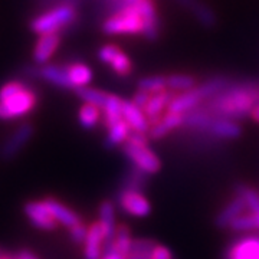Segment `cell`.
I'll use <instances>...</instances> for the list:
<instances>
[{
    "instance_id": "1",
    "label": "cell",
    "mask_w": 259,
    "mask_h": 259,
    "mask_svg": "<svg viewBox=\"0 0 259 259\" xmlns=\"http://www.w3.org/2000/svg\"><path fill=\"white\" fill-rule=\"evenodd\" d=\"M258 101L259 88L249 83H241V85L231 83L222 93L210 98V102L206 110L213 117L236 120L250 114L252 108L256 105Z\"/></svg>"
},
{
    "instance_id": "2",
    "label": "cell",
    "mask_w": 259,
    "mask_h": 259,
    "mask_svg": "<svg viewBox=\"0 0 259 259\" xmlns=\"http://www.w3.org/2000/svg\"><path fill=\"white\" fill-rule=\"evenodd\" d=\"M36 91L23 81H10L0 88V120H15L36 107Z\"/></svg>"
},
{
    "instance_id": "3",
    "label": "cell",
    "mask_w": 259,
    "mask_h": 259,
    "mask_svg": "<svg viewBox=\"0 0 259 259\" xmlns=\"http://www.w3.org/2000/svg\"><path fill=\"white\" fill-rule=\"evenodd\" d=\"M122 146L124 154L143 175H156L160 171L161 160L148 147L147 134L131 131L128 139Z\"/></svg>"
},
{
    "instance_id": "4",
    "label": "cell",
    "mask_w": 259,
    "mask_h": 259,
    "mask_svg": "<svg viewBox=\"0 0 259 259\" xmlns=\"http://www.w3.org/2000/svg\"><path fill=\"white\" fill-rule=\"evenodd\" d=\"M76 18H78V12L75 9V5L64 3L36 16L30 22V29L37 35L52 33V32L59 33V30L75 23Z\"/></svg>"
},
{
    "instance_id": "5",
    "label": "cell",
    "mask_w": 259,
    "mask_h": 259,
    "mask_svg": "<svg viewBox=\"0 0 259 259\" xmlns=\"http://www.w3.org/2000/svg\"><path fill=\"white\" fill-rule=\"evenodd\" d=\"M143 19L134 3L122 5L121 9L102 23L105 35H143Z\"/></svg>"
},
{
    "instance_id": "6",
    "label": "cell",
    "mask_w": 259,
    "mask_h": 259,
    "mask_svg": "<svg viewBox=\"0 0 259 259\" xmlns=\"http://www.w3.org/2000/svg\"><path fill=\"white\" fill-rule=\"evenodd\" d=\"M118 204L122 212H125L133 218L143 219L151 213V203L137 187H125L124 190H121L118 196Z\"/></svg>"
},
{
    "instance_id": "7",
    "label": "cell",
    "mask_w": 259,
    "mask_h": 259,
    "mask_svg": "<svg viewBox=\"0 0 259 259\" xmlns=\"http://www.w3.org/2000/svg\"><path fill=\"white\" fill-rule=\"evenodd\" d=\"M143 19V36L147 40H156L160 33V20L154 0H136L133 2Z\"/></svg>"
},
{
    "instance_id": "8",
    "label": "cell",
    "mask_w": 259,
    "mask_h": 259,
    "mask_svg": "<svg viewBox=\"0 0 259 259\" xmlns=\"http://www.w3.org/2000/svg\"><path fill=\"white\" fill-rule=\"evenodd\" d=\"M25 214L28 216L30 223L40 231H55L58 223L54 221L44 200H30L25 204Z\"/></svg>"
},
{
    "instance_id": "9",
    "label": "cell",
    "mask_w": 259,
    "mask_h": 259,
    "mask_svg": "<svg viewBox=\"0 0 259 259\" xmlns=\"http://www.w3.org/2000/svg\"><path fill=\"white\" fill-rule=\"evenodd\" d=\"M175 94L176 93L167 90V91H163V93L153 94L150 97L147 105L143 110L144 114H146V117H147L148 122H150V127L161 120V117L167 111V107H168V104L171 101V98L175 97Z\"/></svg>"
},
{
    "instance_id": "10",
    "label": "cell",
    "mask_w": 259,
    "mask_h": 259,
    "mask_svg": "<svg viewBox=\"0 0 259 259\" xmlns=\"http://www.w3.org/2000/svg\"><path fill=\"white\" fill-rule=\"evenodd\" d=\"M44 203H45L48 210L52 214L54 221L58 225H62V226H66V228H72L75 225L82 222L78 213L71 210L66 204L61 203L59 200H56L54 197H48V199L44 200Z\"/></svg>"
},
{
    "instance_id": "11",
    "label": "cell",
    "mask_w": 259,
    "mask_h": 259,
    "mask_svg": "<svg viewBox=\"0 0 259 259\" xmlns=\"http://www.w3.org/2000/svg\"><path fill=\"white\" fill-rule=\"evenodd\" d=\"M203 97L197 91V88H193L190 91L175 94L171 101L167 107V112H177V114H187L192 110H196L200 102H203Z\"/></svg>"
},
{
    "instance_id": "12",
    "label": "cell",
    "mask_w": 259,
    "mask_h": 259,
    "mask_svg": "<svg viewBox=\"0 0 259 259\" xmlns=\"http://www.w3.org/2000/svg\"><path fill=\"white\" fill-rule=\"evenodd\" d=\"M33 136V125L32 124H23L20 125L12 136L9 140L3 144L2 147V157L3 158H12L15 157L20 151V148L26 146L29 140Z\"/></svg>"
},
{
    "instance_id": "13",
    "label": "cell",
    "mask_w": 259,
    "mask_h": 259,
    "mask_svg": "<svg viewBox=\"0 0 259 259\" xmlns=\"http://www.w3.org/2000/svg\"><path fill=\"white\" fill-rule=\"evenodd\" d=\"M226 259H259V238L245 236L228 249Z\"/></svg>"
},
{
    "instance_id": "14",
    "label": "cell",
    "mask_w": 259,
    "mask_h": 259,
    "mask_svg": "<svg viewBox=\"0 0 259 259\" xmlns=\"http://www.w3.org/2000/svg\"><path fill=\"white\" fill-rule=\"evenodd\" d=\"M104 242H105V238H104L100 223H91L88 226V233H87V238L83 242V258L101 259Z\"/></svg>"
},
{
    "instance_id": "15",
    "label": "cell",
    "mask_w": 259,
    "mask_h": 259,
    "mask_svg": "<svg viewBox=\"0 0 259 259\" xmlns=\"http://www.w3.org/2000/svg\"><path fill=\"white\" fill-rule=\"evenodd\" d=\"M182 125H185V114L166 111L164 115L161 117V120L150 127L148 134H150V139L161 140L164 139L167 134H170L171 131H175Z\"/></svg>"
},
{
    "instance_id": "16",
    "label": "cell",
    "mask_w": 259,
    "mask_h": 259,
    "mask_svg": "<svg viewBox=\"0 0 259 259\" xmlns=\"http://www.w3.org/2000/svg\"><path fill=\"white\" fill-rule=\"evenodd\" d=\"M61 44V35L52 32V33H44L37 39L35 49H33V59L39 65L47 64L49 58L55 54V51Z\"/></svg>"
},
{
    "instance_id": "17",
    "label": "cell",
    "mask_w": 259,
    "mask_h": 259,
    "mask_svg": "<svg viewBox=\"0 0 259 259\" xmlns=\"http://www.w3.org/2000/svg\"><path fill=\"white\" fill-rule=\"evenodd\" d=\"M122 118L127 121L131 131L144 133V134H147L150 131V122L146 114L133 101L122 100Z\"/></svg>"
},
{
    "instance_id": "18",
    "label": "cell",
    "mask_w": 259,
    "mask_h": 259,
    "mask_svg": "<svg viewBox=\"0 0 259 259\" xmlns=\"http://www.w3.org/2000/svg\"><path fill=\"white\" fill-rule=\"evenodd\" d=\"M207 133H210L218 139L235 140L242 134V127L235 120L213 117L212 122L207 128Z\"/></svg>"
},
{
    "instance_id": "19",
    "label": "cell",
    "mask_w": 259,
    "mask_h": 259,
    "mask_svg": "<svg viewBox=\"0 0 259 259\" xmlns=\"http://www.w3.org/2000/svg\"><path fill=\"white\" fill-rule=\"evenodd\" d=\"M36 75L45 79L47 82L54 83L61 88H74L69 81L66 65H44L42 68L36 69Z\"/></svg>"
},
{
    "instance_id": "20",
    "label": "cell",
    "mask_w": 259,
    "mask_h": 259,
    "mask_svg": "<svg viewBox=\"0 0 259 259\" xmlns=\"http://www.w3.org/2000/svg\"><path fill=\"white\" fill-rule=\"evenodd\" d=\"M100 226L104 233L105 242H111L114 239V235L117 231V223H115V206L110 200H104L100 204Z\"/></svg>"
},
{
    "instance_id": "21",
    "label": "cell",
    "mask_w": 259,
    "mask_h": 259,
    "mask_svg": "<svg viewBox=\"0 0 259 259\" xmlns=\"http://www.w3.org/2000/svg\"><path fill=\"white\" fill-rule=\"evenodd\" d=\"M246 210H248L246 204L243 203V200L236 194L216 216V225L219 228H228L232 221H235L238 216H241L242 213H245Z\"/></svg>"
},
{
    "instance_id": "22",
    "label": "cell",
    "mask_w": 259,
    "mask_h": 259,
    "mask_svg": "<svg viewBox=\"0 0 259 259\" xmlns=\"http://www.w3.org/2000/svg\"><path fill=\"white\" fill-rule=\"evenodd\" d=\"M101 111L104 125L110 128L111 125L122 120V100L114 94H108V98L101 108Z\"/></svg>"
},
{
    "instance_id": "23",
    "label": "cell",
    "mask_w": 259,
    "mask_h": 259,
    "mask_svg": "<svg viewBox=\"0 0 259 259\" xmlns=\"http://www.w3.org/2000/svg\"><path fill=\"white\" fill-rule=\"evenodd\" d=\"M66 71H68L69 81H71L74 88L87 87L93 81V71L88 65L81 64V62L69 64L66 65Z\"/></svg>"
},
{
    "instance_id": "24",
    "label": "cell",
    "mask_w": 259,
    "mask_h": 259,
    "mask_svg": "<svg viewBox=\"0 0 259 259\" xmlns=\"http://www.w3.org/2000/svg\"><path fill=\"white\" fill-rule=\"evenodd\" d=\"M107 130H108V134L105 137V147L108 148L117 147V146L124 144L127 141V139H128L130 134H131V128H130V125L124 118Z\"/></svg>"
},
{
    "instance_id": "25",
    "label": "cell",
    "mask_w": 259,
    "mask_h": 259,
    "mask_svg": "<svg viewBox=\"0 0 259 259\" xmlns=\"http://www.w3.org/2000/svg\"><path fill=\"white\" fill-rule=\"evenodd\" d=\"M197 87V78L189 74H171L167 76V88L173 93L180 94L190 91Z\"/></svg>"
},
{
    "instance_id": "26",
    "label": "cell",
    "mask_w": 259,
    "mask_h": 259,
    "mask_svg": "<svg viewBox=\"0 0 259 259\" xmlns=\"http://www.w3.org/2000/svg\"><path fill=\"white\" fill-rule=\"evenodd\" d=\"M228 229L232 232H253L259 231V212H245L232 221Z\"/></svg>"
},
{
    "instance_id": "27",
    "label": "cell",
    "mask_w": 259,
    "mask_h": 259,
    "mask_svg": "<svg viewBox=\"0 0 259 259\" xmlns=\"http://www.w3.org/2000/svg\"><path fill=\"white\" fill-rule=\"evenodd\" d=\"M229 85H231V81L226 76H214V78H210L209 81L197 85L196 88L203 97V100H210L214 95L222 93L223 90Z\"/></svg>"
},
{
    "instance_id": "28",
    "label": "cell",
    "mask_w": 259,
    "mask_h": 259,
    "mask_svg": "<svg viewBox=\"0 0 259 259\" xmlns=\"http://www.w3.org/2000/svg\"><path fill=\"white\" fill-rule=\"evenodd\" d=\"M101 118V108L97 107V105H93V104H87L85 102L82 107L79 108V112H78L79 124L85 130L95 128Z\"/></svg>"
},
{
    "instance_id": "29",
    "label": "cell",
    "mask_w": 259,
    "mask_h": 259,
    "mask_svg": "<svg viewBox=\"0 0 259 259\" xmlns=\"http://www.w3.org/2000/svg\"><path fill=\"white\" fill-rule=\"evenodd\" d=\"M112 246L120 252L121 255H124L125 258L128 256L131 246H133V238H131V233L127 225H120L117 226V231L114 235V239L111 242Z\"/></svg>"
},
{
    "instance_id": "30",
    "label": "cell",
    "mask_w": 259,
    "mask_h": 259,
    "mask_svg": "<svg viewBox=\"0 0 259 259\" xmlns=\"http://www.w3.org/2000/svg\"><path fill=\"white\" fill-rule=\"evenodd\" d=\"M139 90L146 91L148 94H158L167 91V76L164 75H151V76H146L139 81Z\"/></svg>"
},
{
    "instance_id": "31",
    "label": "cell",
    "mask_w": 259,
    "mask_h": 259,
    "mask_svg": "<svg viewBox=\"0 0 259 259\" xmlns=\"http://www.w3.org/2000/svg\"><path fill=\"white\" fill-rule=\"evenodd\" d=\"M190 12L202 26H204V28H213L214 26V23H216L214 12L207 5H204L203 2L197 0V3L190 9Z\"/></svg>"
},
{
    "instance_id": "32",
    "label": "cell",
    "mask_w": 259,
    "mask_h": 259,
    "mask_svg": "<svg viewBox=\"0 0 259 259\" xmlns=\"http://www.w3.org/2000/svg\"><path fill=\"white\" fill-rule=\"evenodd\" d=\"M76 95L87 104H93L102 108L104 104L108 98V94L100 91V90H94V88H88V87H81V88H76Z\"/></svg>"
},
{
    "instance_id": "33",
    "label": "cell",
    "mask_w": 259,
    "mask_h": 259,
    "mask_svg": "<svg viewBox=\"0 0 259 259\" xmlns=\"http://www.w3.org/2000/svg\"><path fill=\"white\" fill-rule=\"evenodd\" d=\"M236 194L246 204V209L249 212H259V192L249 186H238Z\"/></svg>"
},
{
    "instance_id": "34",
    "label": "cell",
    "mask_w": 259,
    "mask_h": 259,
    "mask_svg": "<svg viewBox=\"0 0 259 259\" xmlns=\"http://www.w3.org/2000/svg\"><path fill=\"white\" fill-rule=\"evenodd\" d=\"M156 242L146 239H133V246L130 250L127 259H151V250Z\"/></svg>"
},
{
    "instance_id": "35",
    "label": "cell",
    "mask_w": 259,
    "mask_h": 259,
    "mask_svg": "<svg viewBox=\"0 0 259 259\" xmlns=\"http://www.w3.org/2000/svg\"><path fill=\"white\" fill-rule=\"evenodd\" d=\"M110 65H111L112 72L118 75L120 78H127L133 72V62H131L128 55L124 54L122 51L117 54V56L110 62Z\"/></svg>"
},
{
    "instance_id": "36",
    "label": "cell",
    "mask_w": 259,
    "mask_h": 259,
    "mask_svg": "<svg viewBox=\"0 0 259 259\" xmlns=\"http://www.w3.org/2000/svg\"><path fill=\"white\" fill-rule=\"evenodd\" d=\"M118 52H121V48L118 47V45H114V44L104 45V47L98 51V58H100L101 62L110 65V62L117 56Z\"/></svg>"
},
{
    "instance_id": "37",
    "label": "cell",
    "mask_w": 259,
    "mask_h": 259,
    "mask_svg": "<svg viewBox=\"0 0 259 259\" xmlns=\"http://www.w3.org/2000/svg\"><path fill=\"white\" fill-rule=\"evenodd\" d=\"M87 233H88V228L83 225V222L69 228V236L75 243H83L85 238H87Z\"/></svg>"
},
{
    "instance_id": "38",
    "label": "cell",
    "mask_w": 259,
    "mask_h": 259,
    "mask_svg": "<svg viewBox=\"0 0 259 259\" xmlns=\"http://www.w3.org/2000/svg\"><path fill=\"white\" fill-rule=\"evenodd\" d=\"M151 259H175V256L168 248L156 243L153 250H151Z\"/></svg>"
},
{
    "instance_id": "39",
    "label": "cell",
    "mask_w": 259,
    "mask_h": 259,
    "mask_svg": "<svg viewBox=\"0 0 259 259\" xmlns=\"http://www.w3.org/2000/svg\"><path fill=\"white\" fill-rule=\"evenodd\" d=\"M150 97H151V94H148V93H146V91H141V90H139V91L136 93V95L133 97V100H131V101L134 102V104H136L139 108L144 110V107L147 105Z\"/></svg>"
},
{
    "instance_id": "40",
    "label": "cell",
    "mask_w": 259,
    "mask_h": 259,
    "mask_svg": "<svg viewBox=\"0 0 259 259\" xmlns=\"http://www.w3.org/2000/svg\"><path fill=\"white\" fill-rule=\"evenodd\" d=\"M101 259H127L124 255H121L118 250L112 246L111 243L105 248V252H102Z\"/></svg>"
},
{
    "instance_id": "41",
    "label": "cell",
    "mask_w": 259,
    "mask_h": 259,
    "mask_svg": "<svg viewBox=\"0 0 259 259\" xmlns=\"http://www.w3.org/2000/svg\"><path fill=\"white\" fill-rule=\"evenodd\" d=\"M176 2L179 3V5H182L183 8H186V9H189V10L192 9L194 5L197 3V0H176Z\"/></svg>"
},
{
    "instance_id": "42",
    "label": "cell",
    "mask_w": 259,
    "mask_h": 259,
    "mask_svg": "<svg viewBox=\"0 0 259 259\" xmlns=\"http://www.w3.org/2000/svg\"><path fill=\"white\" fill-rule=\"evenodd\" d=\"M16 259H37L32 252H29V250H23V252H20L18 255V258Z\"/></svg>"
},
{
    "instance_id": "43",
    "label": "cell",
    "mask_w": 259,
    "mask_h": 259,
    "mask_svg": "<svg viewBox=\"0 0 259 259\" xmlns=\"http://www.w3.org/2000/svg\"><path fill=\"white\" fill-rule=\"evenodd\" d=\"M250 117H252V120L259 122V104H256L253 108H252V111H250Z\"/></svg>"
},
{
    "instance_id": "44",
    "label": "cell",
    "mask_w": 259,
    "mask_h": 259,
    "mask_svg": "<svg viewBox=\"0 0 259 259\" xmlns=\"http://www.w3.org/2000/svg\"><path fill=\"white\" fill-rule=\"evenodd\" d=\"M133 2H136V0H122V5H128V3H133Z\"/></svg>"
}]
</instances>
